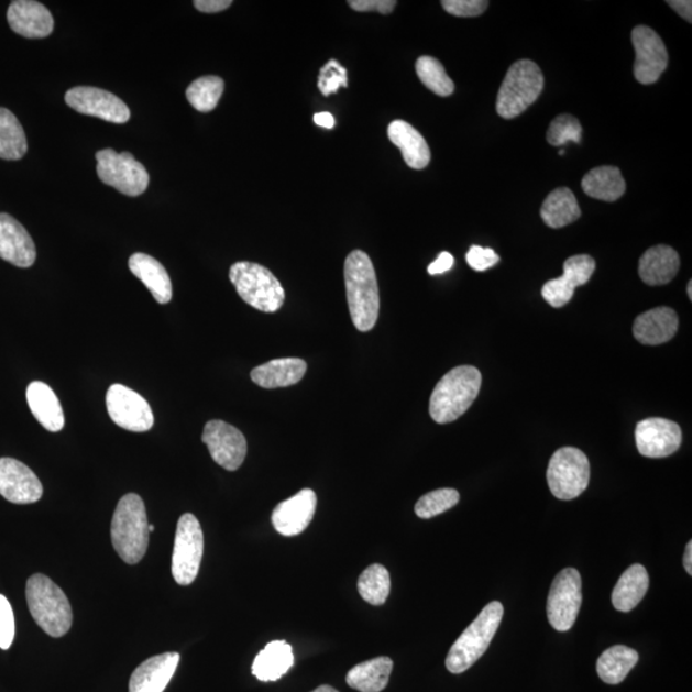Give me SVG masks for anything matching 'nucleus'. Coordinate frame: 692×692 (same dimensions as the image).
I'll list each match as a JSON object with an SVG mask.
<instances>
[{
    "label": "nucleus",
    "instance_id": "52",
    "mask_svg": "<svg viewBox=\"0 0 692 692\" xmlns=\"http://www.w3.org/2000/svg\"><path fill=\"white\" fill-rule=\"evenodd\" d=\"M688 294H689V298L691 300L692 299V282H690L689 285H688Z\"/></svg>",
    "mask_w": 692,
    "mask_h": 692
},
{
    "label": "nucleus",
    "instance_id": "9",
    "mask_svg": "<svg viewBox=\"0 0 692 692\" xmlns=\"http://www.w3.org/2000/svg\"><path fill=\"white\" fill-rule=\"evenodd\" d=\"M96 158L100 180L124 196H142L150 185V174L131 153H117L108 147L99 151Z\"/></svg>",
    "mask_w": 692,
    "mask_h": 692
},
{
    "label": "nucleus",
    "instance_id": "43",
    "mask_svg": "<svg viewBox=\"0 0 692 692\" xmlns=\"http://www.w3.org/2000/svg\"><path fill=\"white\" fill-rule=\"evenodd\" d=\"M15 625L12 606L4 595H0V649L8 650L14 639Z\"/></svg>",
    "mask_w": 692,
    "mask_h": 692
},
{
    "label": "nucleus",
    "instance_id": "17",
    "mask_svg": "<svg viewBox=\"0 0 692 692\" xmlns=\"http://www.w3.org/2000/svg\"><path fill=\"white\" fill-rule=\"evenodd\" d=\"M596 268L593 256L580 254L571 256L563 264V276L550 279L542 287V298L553 308H562L569 305L573 298L574 290L579 286L589 283Z\"/></svg>",
    "mask_w": 692,
    "mask_h": 692
},
{
    "label": "nucleus",
    "instance_id": "32",
    "mask_svg": "<svg viewBox=\"0 0 692 692\" xmlns=\"http://www.w3.org/2000/svg\"><path fill=\"white\" fill-rule=\"evenodd\" d=\"M582 190L589 197L604 200L616 201L626 191V182L622 176L619 168L613 166H602L590 171L582 178Z\"/></svg>",
    "mask_w": 692,
    "mask_h": 692
},
{
    "label": "nucleus",
    "instance_id": "39",
    "mask_svg": "<svg viewBox=\"0 0 692 692\" xmlns=\"http://www.w3.org/2000/svg\"><path fill=\"white\" fill-rule=\"evenodd\" d=\"M460 499L461 495L454 488L435 490L417 502L415 512L419 518L430 519L452 509Z\"/></svg>",
    "mask_w": 692,
    "mask_h": 692
},
{
    "label": "nucleus",
    "instance_id": "29",
    "mask_svg": "<svg viewBox=\"0 0 692 692\" xmlns=\"http://www.w3.org/2000/svg\"><path fill=\"white\" fill-rule=\"evenodd\" d=\"M649 573L641 564L629 567L613 590L612 604L618 612L628 613L636 608L647 595Z\"/></svg>",
    "mask_w": 692,
    "mask_h": 692
},
{
    "label": "nucleus",
    "instance_id": "10",
    "mask_svg": "<svg viewBox=\"0 0 692 692\" xmlns=\"http://www.w3.org/2000/svg\"><path fill=\"white\" fill-rule=\"evenodd\" d=\"M204 550L205 536L199 520L186 513L177 523L173 554V576L178 585L188 586L196 581Z\"/></svg>",
    "mask_w": 692,
    "mask_h": 692
},
{
    "label": "nucleus",
    "instance_id": "16",
    "mask_svg": "<svg viewBox=\"0 0 692 692\" xmlns=\"http://www.w3.org/2000/svg\"><path fill=\"white\" fill-rule=\"evenodd\" d=\"M635 438L641 455L666 458L680 449L682 431L681 427L670 419L648 418L637 424Z\"/></svg>",
    "mask_w": 692,
    "mask_h": 692
},
{
    "label": "nucleus",
    "instance_id": "33",
    "mask_svg": "<svg viewBox=\"0 0 692 692\" xmlns=\"http://www.w3.org/2000/svg\"><path fill=\"white\" fill-rule=\"evenodd\" d=\"M581 208L569 188L551 191L541 207V219L551 229H562L578 221Z\"/></svg>",
    "mask_w": 692,
    "mask_h": 692
},
{
    "label": "nucleus",
    "instance_id": "35",
    "mask_svg": "<svg viewBox=\"0 0 692 692\" xmlns=\"http://www.w3.org/2000/svg\"><path fill=\"white\" fill-rule=\"evenodd\" d=\"M28 153V140L22 124L10 110L0 107V158L19 161Z\"/></svg>",
    "mask_w": 692,
    "mask_h": 692
},
{
    "label": "nucleus",
    "instance_id": "15",
    "mask_svg": "<svg viewBox=\"0 0 692 692\" xmlns=\"http://www.w3.org/2000/svg\"><path fill=\"white\" fill-rule=\"evenodd\" d=\"M65 100L76 112L108 122L127 123L131 117L127 103L103 89L76 87L66 92Z\"/></svg>",
    "mask_w": 692,
    "mask_h": 692
},
{
    "label": "nucleus",
    "instance_id": "30",
    "mask_svg": "<svg viewBox=\"0 0 692 692\" xmlns=\"http://www.w3.org/2000/svg\"><path fill=\"white\" fill-rule=\"evenodd\" d=\"M294 664L293 649L283 640L272 641L255 657L252 672L262 682L277 681Z\"/></svg>",
    "mask_w": 692,
    "mask_h": 692
},
{
    "label": "nucleus",
    "instance_id": "51",
    "mask_svg": "<svg viewBox=\"0 0 692 692\" xmlns=\"http://www.w3.org/2000/svg\"><path fill=\"white\" fill-rule=\"evenodd\" d=\"M312 692H339V691L337 689H333L332 686L322 685L320 688H317Z\"/></svg>",
    "mask_w": 692,
    "mask_h": 692
},
{
    "label": "nucleus",
    "instance_id": "49",
    "mask_svg": "<svg viewBox=\"0 0 692 692\" xmlns=\"http://www.w3.org/2000/svg\"><path fill=\"white\" fill-rule=\"evenodd\" d=\"M314 121L316 124H318V127H321L323 129L331 130L333 129V127H336V119H333V116L330 112L316 113L314 117Z\"/></svg>",
    "mask_w": 692,
    "mask_h": 692
},
{
    "label": "nucleus",
    "instance_id": "24",
    "mask_svg": "<svg viewBox=\"0 0 692 692\" xmlns=\"http://www.w3.org/2000/svg\"><path fill=\"white\" fill-rule=\"evenodd\" d=\"M387 135L391 142L399 147L404 162L410 168L424 169L429 166L431 161L430 146L421 132L411 127L410 123L403 120L393 121L388 124Z\"/></svg>",
    "mask_w": 692,
    "mask_h": 692
},
{
    "label": "nucleus",
    "instance_id": "14",
    "mask_svg": "<svg viewBox=\"0 0 692 692\" xmlns=\"http://www.w3.org/2000/svg\"><path fill=\"white\" fill-rule=\"evenodd\" d=\"M631 37L636 53L635 79L642 85L657 83L668 66V52L662 37L655 30L642 25L633 30Z\"/></svg>",
    "mask_w": 692,
    "mask_h": 692
},
{
    "label": "nucleus",
    "instance_id": "23",
    "mask_svg": "<svg viewBox=\"0 0 692 692\" xmlns=\"http://www.w3.org/2000/svg\"><path fill=\"white\" fill-rule=\"evenodd\" d=\"M679 330V316L672 308L659 307L636 318L634 337L644 345H660L673 339Z\"/></svg>",
    "mask_w": 692,
    "mask_h": 692
},
{
    "label": "nucleus",
    "instance_id": "44",
    "mask_svg": "<svg viewBox=\"0 0 692 692\" xmlns=\"http://www.w3.org/2000/svg\"><path fill=\"white\" fill-rule=\"evenodd\" d=\"M465 260L472 270L484 272L496 266L501 261V256L497 255L493 249L473 245L469 253H466Z\"/></svg>",
    "mask_w": 692,
    "mask_h": 692
},
{
    "label": "nucleus",
    "instance_id": "53",
    "mask_svg": "<svg viewBox=\"0 0 692 692\" xmlns=\"http://www.w3.org/2000/svg\"><path fill=\"white\" fill-rule=\"evenodd\" d=\"M154 528H155V527H154L153 525H151V526H150V531H151V532H153V531H154Z\"/></svg>",
    "mask_w": 692,
    "mask_h": 692
},
{
    "label": "nucleus",
    "instance_id": "26",
    "mask_svg": "<svg viewBox=\"0 0 692 692\" xmlns=\"http://www.w3.org/2000/svg\"><path fill=\"white\" fill-rule=\"evenodd\" d=\"M680 255L673 248L657 245L645 252L639 263V275L650 286L670 284L678 276Z\"/></svg>",
    "mask_w": 692,
    "mask_h": 692
},
{
    "label": "nucleus",
    "instance_id": "1",
    "mask_svg": "<svg viewBox=\"0 0 692 692\" xmlns=\"http://www.w3.org/2000/svg\"><path fill=\"white\" fill-rule=\"evenodd\" d=\"M344 277L350 317L356 330L371 331L380 314L375 267L367 253L353 251L347 256Z\"/></svg>",
    "mask_w": 692,
    "mask_h": 692
},
{
    "label": "nucleus",
    "instance_id": "3",
    "mask_svg": "<svg viewBox=\"0 0 692 692\" xmlns=\"http://www.w3.org/2000/svg\"><path fill=\"white\" fill-rule=\"evenodd\" d=\"M150 523L145 504L136 494H128L117 504L111 526L116 553L128 564H136L150 546Z\"/></svg>",
    "mask_w": 692,
    "mask_h": 692
},
{
    "label": "nucleus",
    "instance_id": "20",
    "mask_svg": "<svg viewBox=\"0 0 692 692\" xmlns=\"http://www.w3.org/2000/svg\"><path fill=\"white\" fill-rule=\"evenodd\" d=\"M0 259L15 267L29 268L36 260L33 238L12 216L0 213Z\"/></svg>",
    "mask_w": 692,
    "mask_h": 692
},
{
    "label": "nucleus",
    "instance_id": "42",
    "mask_svg": "<svg viewBox=\"0 0 692 692\" xmlns=\"http://www.w3.org/2000/svg\"><path fill=\"white\" fill-rule=\"evenodd\" d=\"M442 8L455 18H477L487 10L486 0H442Z\"/></svg>",
    "mask_w": 692,
    "mask_h": 692
},
{
    "label": "nucleus",
    "instance_id": "40",
    "mask_svg": "<svg viewBox=\"0 0 692 692\" xmlns=\"http://www.w3.org/2000/svg\"><path fill=\"white\" fill-rule=\"evenodd\" d=\"M582 127L576 117L561 114L551 121L547 139L553 146H563L569 142L581 143Z\"/></svg>",
    "mask_w": 692,
    "mask_h": 692
},
{
    "label": "nucleus",
    "instance_id": "50",
    "mask_svg": "<svg viewBox=\"0 0 692 692\" xmlns=\"http://www.w3.org/2000/svg\"><path fill=\"white\" fill-rule=\"evenodd\" d=\"M683 567H685L686 572L692 574V541H689L685 556H683Z\"/></svg>",
    "mask_w": 692,
    "mask_h": 692
},
{
    "label": "nucleus",
    "instance_id": "37",
    "mask_svg": "<svg viewBox=\"0 0 692 692\" xmlns=\"http://www.w3.org/2000/svg\"><path fill=\"white\" fill-rule=\"evenodd\" d=\"M224 83L219 76H204L189 85L186 98L199 112H211L223 95Z\"/></svg>",
    "mask_w": 692,
    "mask_h": 692
},
{
    "label": "nucleus",
    "instance_id": "4",
    "mask_svg": "<svg viewBox=\"0 0 692 692\" xmlns=\"http://www.w3.org/2000/svg\"><path fill=\"white\" fill-rule=\"evenodd\" d=\"M28 605L36 625L52 637L65 636L73 626V608L57 583L42 573L33 574L26 585Z\"/></svg>",
    "mask_w": 692,
    "mask_h": 692
},
{
    "label": "nucleus",
    "instance_id": "19",
    "mask_svg": "<svg viewBox=\"0 0 692 692\" xmlns=\"http://www.w3.org/2000/svg\"><path fill=\"white\" fill-rule=\"evenodd\" d=\"M317 509V495L314 490L303 488L297 495L277 505L272 513V525L279 535H300L312 523Z\"/></svg>",
    "mask_w": 692,
    "mask_h": 692
},
{
    "label": "nucleus",
    "instance_id": "41",
    "mask_svg": "<svg viewBox=\"0 0 692 692\" xmlns=\"http://www.w3.org/2000/svg\"><path fill=\"white\" fill-rule=\"evenodd\" d=\"M340 88H348V72L337 59H331L321 68L318 89L325 97H329Z\"/></svg>",
    "mask_w": 692,
    "mask_h": 692
},
{
    "label": "nucleus",
    "instance_id": "31",
    "mask_svg": "<svg viewBox=\"0 0 692 692\" xmlns=\"http://www.w3.org/2000/svg\"><path fill=\"white\" fill-rule=\"evenodd\" d=\"M393 668L388 657L371 659L353 667L347 674V683L360 692H381L386 689Z\"/></svg>",
    "mask_w": 692,
    "mask_h": 692
},
{
    "label": "nucleus",
    "instance_id": "27",
    "mask_svg": "<svg viewBox=\"0 0 692 692\" xmlns=\"http://www.w3.org/2000/svg\"><path fill=\"white\" fill-rule=\"evenodd\" d=\"M129 267L132 275L146 286L160 305H167L173 300V283L162 263L151 255L135 253L129 260Z\"/></svg>",
    "mask_w": 692,
    "mask_h": 692
},
{
    "label": "nucleus",
    "instance_id": "5",
    "mask_svg": "<svg viewBox=\"0 0 692 692\" xmlns=\"http://www.w3.org/2000/svg\"><path fill=\"white\" fill-rule=\"evenodd\" d=\"M504 616L503 604L488 603L477 618L466 627L447 657V668L450 673L461 674L469 671L477 660L485 655Z\"/></svg>",
    "mask_w": 692,
    "mask_h": 692
},
{
    "label": "nucleus",
    "instance_id": "21",
    "mask_svg": "<svg viewBox=\"0 0 692 692\" xmlns=\"http://www.w3.org/2000/svg\"><path fill=\"white\" fill-rule=\"evenodd\" d=\"M7 20L15 34L43 39L53 33L54 20L48 8L34 0H18L8 8Z\"/></svg>",
    "mask_w": 692,
    "mask_h": 692
},
{
    "label": "nucleus",
    "instance_id": "12",
    "mask_svg": "<svg viewBox=\"0 0 692 692\" xmlns=\"http://www.w3.org/2000/svg\"><path fill=\"white\" fill-rule=\"evenodd\" d=\"M107 410L112 421L123 430L132 432L150 431L154 416L150 403L142 395L121 384L108 388Z\"/></svg>",
    "mask_w": 692,
    "mask_h": 692
},
{
    "label": "nucleus",
    "instance_id": "7",
    "mask_svg": "<svg viewBox=\"0 0 692 692\" xmlns=\"http://www.w3.org/2000/svg\"><path fill=\"white\" fill-rule=\"evenodd\" d=\"M543 84L541 69L535 62L523 59L513 64L499 89L496 112L505 120L516 119L540 97Z\"/></svg>",
    "mask_w": 692,
    "mask_h": 692
},
{
    "label": "nucleus",
    "instance_id": "48",
    "mask_svg": "<svg viewBox=\"0 0 692 692\" xmlns=\"http://www.w3.org/2000/svg\"><path fill=\"white\" fill-rule=\"evenodd\" d=\"M673 11L678 12L683 20L692 22V3L690 0H670L667 2Z\"/></svg>",
    "mask_w": 692,
    "mask_h": 692
},
{
    "label": "nucleus",
    "instance_id": "6",
    "mask_svg": "<svg viewBox=\"0 0 692 692\" xmlns=\"http://www.w3.org/2000/svg\"><path fill=\"white\" fill-rule=\"evenodd\" d=\"M230 282L246 305L264 314H275L283 307L285 290L272 272L253 262H238L230 268Z\"/></svg>",
    "mask_w": 692,
    "mask_h": 692
},
{
    "label": "nucleus",
    "instance_id": "46",
    "mask_svg": "<svg viewBox=\"0 0 692 692\" xmlns=\"http://www.w3.org/2000/svg\"><path fill=\"white\" fill-rule=\"evenodd\" d=\"M453 266H454V256L448 252H442L438 256V260L430 264L427 271H429L430 275L435 276V275L446 274V272H448L449 270H452Z\"/></svg>",
    "mask_w": 692,
    "mask_h": 692
},
{
    "label": "nucleus",
    "instance_id": "18",
    "mask_svg": "<svg viewBox=\"0 0 692 692\" xmlns=\"http://www.w3.org/2000/svg\"><path fill=\"white\" fill-rule=\"evenodd\" d=\"M0 495L13 504H33L42 499L43 485L26 464L0 458Z\"/></svg>",
    "mask_w": 692,
    "mask_h": 692
},
{
    "label": "nucleus",
    "instance_id": "28",
    "mask_svg": "<svg viewBox=\"0 0 692 692\" xmlns=\"http://www.w3.org/2000/svg\"><path fill=\"white\" fill-rule=\"evenodd\" d=\"M307 372L306 361L300 358H279L259 365L251 373L255 385L263 388L289 387L298 384Z\"/></svg>",
    "mask_w": 692,
    "mask_h": 692
},
{
    "label": "nucleus",
    "instance_id": "22",
    "mask_svg": "<svg viewBox=\"0 0 692 692\" xmlns=\"http://www.w3.org/2000/svg\"><path fill=\"white\" fill-rule=\"evenodd\" d=\"M180 663L178 652H165L140 664L132 673L129 692H163Z\"/></svg>",
    "mask_w": 692,
    "mask_h": 692
},
{
    "label": "nucleus",
    "instance_id": "36",
    "mask_svg": "<svg viewBox=\"0 0 692 692\" xmlns=\"http://www.w3.org/2000/svg\"><path fill=\"white\" fill-rule=\"evenodd\" d=\"M391 589V573L381 564L370 565L358 580V591H360L363 601L371 605L385 604Z\"/></svg>",
    "mask_w": 692,
    "mask_h": 692
},
{
    "label": "nucleus",
    "instance_id": "34",
    "mask_svg": "<svg viewBox=\"0 0 692 692\" xmlns=\"http://www.w3.org/2000/svg\"><path fill=\"white\" fill-rule=\"evenodd\" d=\"M637 662H639V652L625 645H616L605 650L597 659L596 671L598 678L608 685H619L634 670Z\"/></svg>",
    "mask_w": 692,
    "mask_h": 692
},
{
    "label": "nucleus",
    "instance_id": "2",
    "mask_svg": "<svg viewBox=\"0 0 692 692\" xmlns=\"http://www.w3.org/2000/svg\"><path fill=\"white\" fill-rule=\"evenodd\" d=\"M481 384V373L472 365H460L448 372L431 395L430 415L433 421L441 425L457 421L476 400Z\"/></svg>",
    "mask_w": 692,
    "mask_h": 692
},
{
    "label": "nucleus",
    "instance_id": "38",
    "mask_svg": "<svg viewBox=\"0 0 692 692\" xmlns=\"http://www.w3.org/2000/svg\"><path fill=\"white\" fill-rule=\"evenodd\" d=\"M418 79L425 87L439 97L452 96L455 85L446 73L444 66L437 58L430 56L419 57L416 62Z\"/></svg>",
    "mask_w": 692,
    "mask_h": 692
},
{
    "label": "nucleus",
    "instance_id": "47",
    "mask_svg": "<svg viewBox=\"0 0 692 692\" xmlns=\"http://www.w3.org/2000/svg\"><path fill=\"white\" fill-rule=\"evenodd\" d=\"M231 4V0H196L194 2L197 10L205 13L222 12L228 10Z\"/></svg>",
    "mask_w": 692,
    "mask_h": 692
},
{
    "label": "nucleus",
    "instance_id": "13",
    "mask_svg": "<svg viewBox=\"0 0 692 692\" xmlns=\"http://www.w3.org/2000/svg\"><path fill=\"white\" fill-rule=\"evenodd\" d=\"M201 441L213 461L227 471L239 470L245 461L248 444L244 435L221 419L207 422Z\"/></svg>",
    "mask_w": 692,
    "mask_h": 692
},
{
    "label": "nucleus",
    "instance_id": "45",
    "mask_svg": "<svg viewBox=\"0 0 692 692\" xmlns=\"http://www.w3.org/2000/svg\"><path fill=\"white\" fill-rule=\"evenodd\" d=\"M348 4L358 12H378L388 14L395 10V0H349Z\"/></svg>",
    "mask_w": 692,
    "mask_h": 692
},
{
    "label": "nucleus",
    "instance_id": "11",
    "mask_svg": "<svg viewBox=\"0 0 692 692\" xmlns=\"http://www.w3.org/2000/svg\"><path fill=\"white\" fill-rule=\"evenodd\" d=\"M582 604V580L578 570L558 573L548 596L547 613L551 627L567 633L576 622Z\"/></svg>",
    "mask_w": 692,
    "mask_h": 692
},
{
    "label": "nucleus",
    "instance_id": "8",
    "mask_svg": "<svg viewBox=\"0 0 692 692\" xmlns=\"http://www.w3.org/2000/svg\"><path fill=\"white\" fill-rule=\"evenodd\" d=\"M551 494L559 501L576 499L589 486L590 462L578 448L565 447L551 457L547 472Z\"/></svg>",
    "mask_w": 692,
    "mask_h": 692
},
{
    "label": "nucleus",
    "instance_id": "25",
    "mask_svg": "<svg viewBox=\"0 0 692 692\" xmlns=\"http://www.w3.org/2000/svg\"><path fill=\"white\" fill-rule=\"evenodd\" d=\"M26 399L31 414L45 430L59 432L65 427V414L51 386L34 381L28 386Z\"/></svg>",
    "mask_w": 692,
    "mask_h": 692
}]
</instances>
